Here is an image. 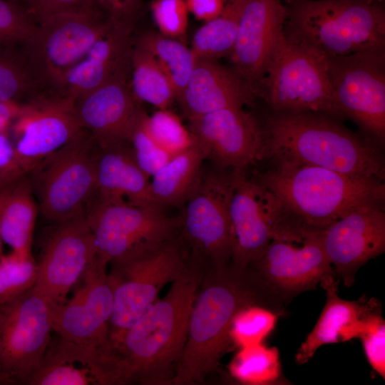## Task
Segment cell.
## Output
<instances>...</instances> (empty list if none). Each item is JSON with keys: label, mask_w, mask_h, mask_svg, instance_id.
<instances>
[{"label": "cell", "mask_w": 385, "mask_h": 385, "mask_svg": "<svg viewBox=\"0 0 385 385\" xmlns=\"http://www.w3.org/2000/svg\"><path fill=\"white\" fill-rule=\"evenodd\" d=\"M284 303L249 267L230 263L207 270L195 295L186 342L170 384H198L217 370L231 343L232 320L240 309L260 304L283 314Z\"/></svg>", "instance_id": "obj_1"}, {"label": "cell", "mask_w": 385, "mask_h": 385, "mask_svg": "<svg viewBox=\"0 0 385 385\" xmlns=\"http://www.w3.org/2000/svg\"><path fill=\"white\" fill-rule=\"evenodd\" d=\"M258 120L260 161L299 163L384 181V160L377 145L340 120L319 113L267 109Z\"/></svg>", "instance_id": "obj_2"}, {"label": "cell", "mask_w": 385, "mask_h": 385, "mask_svg": "<svg viewBox=\"0 0 385 385\" xmlns=\"http://www.w3.org/2000/svg\"><path fill=\"white\" fill-rule=\"evenodd\" d=\"M207 271L201 262L187 258L183 272L166 295L127 329L114 349L129 384H170L186 342L195 295Z\"/></svg>", "instance_id": "obj_3"}, {"label": "cell", "mask_w": 385, "mask_h": 385, "mask_svg": "<svg viewBox=\"0 0 385 385\" xmlns=\"http://www.w3.org/2000/svg\"><path fill=\"white\" fill-rule=\"evenodd\" d=\"M254 178L307 225L322 230L351 210L385 200L384 181L299 163L269 162Z\"/></svg>", "instance_id": "obj_4"}, {"label": "cell", "mask_w": 385, "mask_h": 385, "mask_svg": "<svg viewBox=\"0 0 385 385\" xmlns=\"http://www.w3.org/2000/svg\"><path fill=\"white\" fill-rule=\"evenodd\" d=\"M283 35L326 59L385 46L384 0H287Z\"/></svg>", "instance_id": "obj_5"}, {"label": "cell", "mask_w": 385, "mask_h": 385, "mask_svg": "<svg viewBox=\"0 0 385 385\" xmlns=\"http://www.w3.org/2000/svg\"><path fill=\"white\" fill-rule=\"evenodd\" d=\"M109 265L113 305L108 343L115 349L127 329L157 299L161 289L182 274L187 256L176 236Z\"/></svg>", "instance_id": "obj_6"}, {"label": "cell", "mask_w": 385, "mask_h": 385, "mask_svg": "<svg viewBox=\"0 0 385 385\" xmlns=\"http://www.w3.org/2000/svg\"><path fill=\"white\" fill-rule=\"evenodd\" d=\"M275 112H313L343 120L327 73V59L282 36L255 91Z\"/></svg>", "instance_id": "obj_7"}, {"label": "cell", "mask_w": 385, "mask_h": 385, "mask_svg": "<svg viewBox=\"0 0 385 385\" xmlns=\"http://www.w3.org/2000/svg\"><path fill=\"white\" fill-rule=\"evenodd\" d=\"M204 169L176 216L177 237L187 257L209 270L230 265L234 238L229 212L235 171Z\"/></svg>", "instance_id": "obj_8"}, {"label": "cell", "mask_w": 385, "mask_h": 385, "mask_svg": "<svg viewBox=\"0 0 385 385\" xmlns=\"http://www.w3.org/2000/svg\"><path fill=\"white\" fill-rule=\"evenodd\" d=\"M97 145L83 130L29 175L41 216L58 224L84 214L96 195Z\"/></svg>", "instance_id": "obj_9"}, {"label": "cell", "mask_w": 385, "mask_h": 385, "mask_svg": "<svg viewBox=\"0 0 385 385\" xmlns=\"http://www.w3.org/2000/svg\"><path fill=\"white\" fill-rule=\"evenodd\" d=\"M321 232L294 220L283 221L260 257L248 267L284 302L312 290L335 274Z\"/></svg>", "instance_id": "obj_10"}, {"label": "cell", "mask_w": 385, "mask_h": 385, "mask_svg": "<svg viewBox=\"0 0 385 385\" xmlns=\"http://www.w3.org/2000/svg\"><path fill=\"white\" fill-rule=\"evenodd\" d=\"M114 21L102 13H66L37 24L23 52L43 89L60 90L68 72Z\"/></svg>", "instance_id": "obj_11"}, {"label": "cell", "mask_w": 385, "mask_h": 385, "mask_svg": "<svg viewBox=\"0 0 385 385\" xmlns=\"http://www.w3.org/2000/svg\"><path fill=\"white\" fill-rule=\"evenodd\" d=\"M327 73L343 119L378 145L385 140V46L327 59Z\"/></svg>", "instance_id": "obj_12"}, {"label": "cell", "mask_w": 385, "mask_h": 385, "mask_svg": "<svg viewBox=\"0 0 385 385\" xmlns=\"http://www.w3.org/2000/svg\"><path fill=\"white\" fill-rule=\"evenodd\" d=\"M56 305L34 287L0 305V384L26 385L52 339Z\"/></svg>", "instance_id": "obj_13"}, {"label": "cell", "mask_w": 385, "mask_h": 385, "mask_svg": "<svg viewBox=\"0 0 385 385\" xmlns=\"http://www.w3.org/2000/svg\"><path fill=\"white\" fill-rule=\"evenodd\" d=\"M98 260L104 265L177 236L176 217L164 207L95 195L85 212Z\"/></svg>", "instance_id": "obj_14"}, {"label": "cell", "mask_w": 385, "mask_h": 385, "mask_svg": "<svg viewBox=\"0 0 385 385\" xmlns=\"http://www.w3.org/2000/svg\"><path fill=\"white\" fill-rule=\"evenodd\" d=\"M75 101L61 91L43 90L20 103L10 130L16 138V155L28 175L83 130Z\"/></svg>", "instance_id": "obj_15"}, {"label": "cell", "mask_w": 385, "mask_h": 385, "mask_svg": "<svg viewBox=\"0 0 385 385\" xmlns=\"http://www.w3.org/2000/svg\"><path fill=\"white\" fill-rule=\"evenodd\" d=\"M96 257L94 237L85 213L54 224L36 262L34 288L55 305H61Z\"/></svg>", "instance_id": "obj_16"}, {"label": "cell", "mask_w": 385, "mask_h": 385, "mask_svg": "<svg viewBox=\"0 0 385 385\" xmlns=\"http://www.w3.org/2000/svg\"><path fill=\"white\" fill-rule=\"evenodd\" d=\"M229 212L234 238L231 263L247 268L265 252L287 210L254 177L239 170L235 171Z\"/></svg>", "instance_id": "obj_17"}, {"label": "cell", "mask_w": 385, "mask_h": 385, "mask_svg": "<svg viewBox=\"0 0 385 385\" xmlns=\"http://www.w3.org/2000/svg\"><path fill=\"white\" fill-rule=\"evenodd\" d=\"M384 201L361 205L322 230L324 250L346 287L363 265L384 252Z\"/></svg>", "instance_id": "obj_18"}, {"label": "cell", "mask_w": 385, "mask_h": 385, "mask_svg": "<svg viewBox=\"0 0 385 385\" xmlns=\"http://www.w3.org/2000/svg\"><path fill=\"white\" fill-rule=\"evenodd\" d=\"M127 376L115 350L58 335L52 338L26 385H125Z\"/></svg>", "instance_id": "obj_19"}, {"label": "cell", "mask_w": 385, "mask_h": 385, "mask_svg": "<svg viewBox=\"0 0 385 385\" xmlns=\"http://www.w3.org/2000/svg\"><path fill=\"white\" fill-rule=\"evenodd\" d=\"M189 130L206 160L217 168L245 170L260 161L258 118L242 108H227L188 119Z\"/></svg>", "instance_id": "obj_20"}, {"label": "cell", "mask_w": 385, "mask_h": 385, "mask_svg": "<svg viewBox=\"0 0 385 385\" xmlns=\"http://www.w3.org/2000/svg\"><path fill=\"white\" fill-rule=\"evenodd\" d=\"M81 279L82 284L73 297L54 307L53 332L78 343L109 345L108 324L113 310V290L107 265L97 257Z\"/></svg>", "instance_id": "obj_21"}, {"label": "cell", "mask_w": 385, "mask_h": 385, "mask_svg": "<svg viewBox=\"0 0 385 385\" xmlns=\"http://www.w3.org/2000/svg\"><path fill=\"white\" fill-rule=\"evenodd\" d=\"M285 19L284 0H242L236 41L230 57L231 67L254 95L283 35Z\"/></svg>", "instance_id": "obj_22"}, {"label": "cell", "mask_w": 385, "mask_h": 385, "mask_svg": "<svg viewBox=\"0 0 385 385\" xmlns=\"http://www.w3.org/2000/svg\"><path fill=\"white\" fill-rule=\"evenodd\" d=\"M75 108L81 128L98 147L128 142L143 112L130 79L113 81L77 98Z\"/></svg>", "instance_id": "obj_23"}, {"label": "cell", "mask_w": 385, "mask_h": 385, "mask_svg": "<svg viewBox=\"0 0 385 385\" xmlns=\"http://www.w3.org/2000/svg\"><path fill=\"white\" fill-rule=\"evenodd\" d=\"M135 23L114 21L68 72L59 91L76 100L113 81L130 79Z\"/></svg>", "instance_id": "obj_24"}, {"label": "cell", "mask_w": 385, "mask_h": 385, "mask_svg": "<svg viewBox=\"0 0 385 385\" xmlns=\"http://www.w3.org/2000/svg\"><path fill=\"white\" fill-rule=\"evenodd\" d=\"M255 100L250 88L231 66L216 60L197 58L178 102L190 119L224 108L252 105Z\"/></svg>", "instance_id": "obj_25"}, {"label": "cell", "mask_w": 385, "mask_h": 385, "mask_svg": "<svg viewBox=\"0 0 385 385\" xmlns=\"http://www.w3.org/2000/svg\"><path fill=\"white\" fill-rule=\"evenodd\" d=\"M319 285L326 292L325 305L313 329L297 351L295 360L298 364L307 363L323 345L358 338L366 318L381 309L374 298L351 301L340 298L334 274L326 277Z\"/></svg>", "instance_id": "obj_26"}, {"label": "cell", "mask_w": 385, "mask_h": 385, "mask_svg": "<svg viewBox=\"0 0 385 385\" xmlns=\"http://www.w3.org/2000/svg\"><path fill=\"white\" fill-rule=\"evenodd\" d=\"M96 173V196L135 205H154L150 195V178L138 165L128 141L97 146Z\"/></svg>", "instance_id": "obj_27"}, {"label": "cell", "mask_w": 385, "mask_h": 385, "mask_svg": "<svg viewBox=\"0 0 385 385\" xmlns=\"http://www.w3.org/2000/svg\"><path fill=\"white\" fill-rule=\"evenodd\" d=\"M205 160L195 139L190 148L173 155L150 178L152 202L163 207H180L195 188Z\"/></svg>", "instance_id": "obj_28"}, {"label": "cell", "mask_w": 385, "mask_h": 385, "mask_svg": "<svg viewBox=\"0 0 385 385\" xmlns=\"http://www.w3.org/2000/svg\"><path fill=\"white\" fill-rule=\"evenodd\" d=\"M39 212L29 175L15 183L0 212L1 240L21 257L32 255L34 230Z\"/></svg>", "instance_id": "obj_29"}, {"label": "cell", "mask_w": 385, "mask_h": 385, "mask_svg": "<svg viewBox=\"0 0 385 385\" xmlns=\"http://www.w3.org/2000/svg\"><path fill=\"white\" fill-rule=\"evenodd\" d=\"M135 43L148 51L170 80L178 101L195 68L197 58L184 42L159 32L146 31L135 36Z\"/></svg>", "instance_id": "obj_30"}, {"label": "cell", "mask_w": 385, "mask_h": 385, "mask_svg": "<svg viewBox=\"0 0 385 385\" xmlns=\"http://www.w3.org/2000/svg\"><path fill=\"white\" fill-rule=\"evenodd\" d=\"M130 84L139 102L167 109L176 101L174 88L155 57L146 49L133 46Z\"/></svg>", "instance_id": "obj_31"}, {"label": "cell", "mask_w": 385, "mask_h": 385, "mask_svg": "<svg viewBox=\"0 0 385 385\" xmlns=\"http://www.w3.org/2000/svg\"><path fill=\"white\" fill-rule=\"evenodd\" d=\"M242 0H227L222 11L195 32L190 48L197 58L230 56L236 41Z\"/></svg>", "instance_id": "obj_32"}, {"label": "cell", "mask_w": 385, "mask_h": 385, "mask_svg": "<svg viewBox=\"0 0 385 385\" xmlns=\"http://www.w3.org/2000/svg\"><path fill=\"white\" fill-rule=\"evenodd\" d=\"M228 370L235 379L245 384H273L281 374L279 351L262 343L240 348Z\"/></svg>", "instance_id": "obj_33"}, {"label": "cell", "mask_w": 385, "mask_h": 385, "mask_svg": "<svg viewBox=\"0 0 385 385\" xmlns=\"http://www.w3.org/2000/svg\"><path fill=\"white\" fill-rule=\"evenodd\" d=\"M43 90L22 48L0 50V101L22 103Z\"/></svg>", "instance_id": "obj_34"}, {"label": "cell", "mask_w": 385, "mask_h": 385, "mask_svg": "<svg viewBox=\"0 0 385 385\" xmlns=\"http://www.w3.org/2000/svg\"><path fill=\"white\" fill-rule=\"evenodd\" d=\"M279 315L277 312L260 304L242 307L235 314L230 324L231 343L239 349L262 344L274 329Z\"/></svg>", "instance_id": "obj_35"}, {"label": "cell", "mask_w": 385, "mask_h": 385, "mask_svg": "<svg viewBox=\"0 0 385 385\" xmlns=\"http://www.w3.org/2000/svg\"><path fill=\"white\" fill-rule=\"evenodd\" d=\"M143 125L151 138L166 152L175 155L190 148L195 138L180 117L170 108L145 113Z\"/></svg>", "instance_id": "obj_36"}, {"label": "cell", "mask_w": 385, "mask_h": 385, "mask_svg": "<svg viewBox=\"0 0 385 385\" xmlns=\"http://www.w3.org/2000/svg\"><path fill=\"white\" fill-rule=\"evenodd\" d=\"M37 265L33 255L21 257L11 251L0 257V305L33 288Z\"/></svg>", "instance_id": "obj_37"}, {"label": "cell", "mask_w": 385, "mask_h": 385, "mask_svg": "<svg viewBox=\"0 0 385 385\" xmlns=\"http://www.w3.org/2000/svg\"><path fill=\"white\" fill-rule=\"evenodd\" d=\"M36 27L19 0H0V50L22 48Z\"/></svg>", "instance_id": "obj_38"}, {"label": "cell", "mask_w": 385, "mask_h": 385, "mask_svg": "<svg viewBox=\"0 0 385 385\" xmlns=\"http://www.w3.org/2000/svg\"><path fill=\"white\" fill-rule=\"evenodd\" d=\"M142 113L128 138L134 158L141 170L150 178L172 157L163 149L145 130Z\"/></svg>", "instance_id": "obj_39"}, {"label": "cell", "mask_w": 385, "mask_h": 385, "mask_svg": "<svg viewBox=\"0 0 385 385\" xmlns=\"http://www.w3.org/2000/svg\"><path fill=\"white\" fill-rule=\"evenodd\" d=\"M150 9L160 34L184 42L190 13L185 0H153Z\"/></svg>", "instance_id": "obj_40"}, {"label": "cell", "mask_w": 385, "mask_h": 385, "mask_svg": "<svg viewBox=\"0 0 385 385\" xmlns=\"http://www.w3.org/2000/svg\"><path fill=\"white\" fill-rule=\"evenodd\" d=\"M367 361L377 374L385 378V322L381 309L371 312L365 319L359 336Z\"/></svg>", "instance_id": "obj_41"}, {"label": "cell", "mask_w": 385, "mask_h": 385, "mask_svg": "<svg viewBox=\"0 0 385 385\" xmlns=\"http://www.w3.org/2000/svg\"><path fill=\"white\" fill-rule=\"evenodd\" d=\"M19 1L26 7L37 24L52 16L61 14L102 13L106 14L98 0Z\"/></svg>", "instance_id": "obj_42"}, {"label": "cell", "mask_w": 385, "mask_h": 385, "mask_svg": "<svg viewBox=\"0 0 385 385\" xmlns=\"http://www.w3.org/2000/svg\"><path fill=\"white\" fill-rule=\"evenodd\" d=\"M27 175L9 133H0V190L14 185Z\"/></svg>", "instance_id": "obj_43"}, {"label": "cell", "mask_w": 385, "mask_h": 385, "mask_svg": "<svg viewBox=\"0 0 385 385\" xmlns=\"http://www.w3.org/2000/svg\"><path fill=\"white\" fill-rule=\"evenodd\" d=\"M98 1L105 14L115 21L136 22L143 10V0Z\"/></svg>", "instance_id": "obj_44"}, {"label": "cell", "mask_w": 385, "mask_h": 385, "mask_svg": "<svg viewBox=\"0 0 385 385\" xmlns=\"http://www.w3.org/2000/svg\"><path fill=\"white\" fill-rule=\"evenodd\" d=\"M227 0H185L189 12L198 20L207 22L222 11Z\"/></svg>", "instance_id": "obj_45"}, {"label": "cell", "mask_w": 385, "mask_h": 385, "mask_svg": "<svg viewBox=\"0 0 385 385\" xmlns=\"http://www.w3.org/2000/svg\"><path fill=\"white\" fill-rule=\"evenodd\" d=\"M20 103L0 101V133H9L11 125L18 114Z\"/></svg>", "instance_id": "obj_46"}, {"label": "cell", "mask_w": 385, "mask_h": 385, "mask_svg": "<svg viewBox=\"0 0 385 385\" xmlns=\"http://www.w3.org/2000/svg\"><path fill=\"white\" fill-rule=\"evenodd\" d=\"M12 186H13V185L9 186V187H7L6 188L0 190V212H1V207H2V205L4 204V202L5 199H6V197L7 194L9 193V190L11 188ZM1 242H2V240H1V234H0V257L1 255Z\"/></svg>", "instance_id": "obj_47"}, {"label": "cell", "mask_w": 385, "mask_h": 385, "mask_svg": "<svg viewBox=\"0 0 385 385\" xmlns=\"http://www.w3.org/2000/svg\"><path fill=\"white\" fill-rule=\"evenodd\" d=\"M284 1H287V0H284Z\"/></svg>", "instance_id": "obj_48"}]
</instances>
